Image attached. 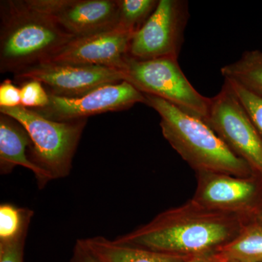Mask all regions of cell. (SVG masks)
I'll list each match as a JSON object with an SVG mask.
<instances>
[{
    "label": "cell",
    "instance_id": "cell-6",
    "mask_svg": "<svg viewBox=\"0 0 262 262\" xmlns=\"http://www.w3.org/2000/svg\"><path fill=\"white\" fill-rule=\"evenodd\" d=\"M205 122L262 178V138L227 82L211 98Z\"/></svg>",
    "mask_w": 262,
    "mask_h": 262
},
{
    "label": "cell",
    "instance_id": "cell-23",
    "mask_svg": "<svg viewBox=\"0 0 262 262\" xmlns=\"http://www.w3.org/2000/svg\"><path fill=\"white\" fill-rule=\"evenodd\" d=\"M70 262H98L85 247L82 239H78L73 249Z\"/></svg>",
    "mask_w": 262,
    "mask_h": 262
},
{
    "label": "cell",
    "instance_id": "cell-21",
    "mask_svg": "<svg viewBox=\"0 0 262 262\" xmlns=\"http://www.w3.org/2000/svg\"><path fill=\"white\" fill-rule=\"evenodd\" d=\"M28 229L13 241L0 242V262H24V250Z\"/></svg>",
    "mask_w": 262,
    "mask_h": 262
},
{
    "label": "cell",
    "instance_id": "cell-4",
    "mask_svg": "<svg viewBox=\"0 0 262 262\" xmlns=\"http://www.w3.org/2000/svg\"><path fill=\"white\" fill-rule=\"evenodd\" d=\"M0 113L23 125L31 139L29 159L53 179L69 176L87 120L58 122L22 106L0 107Z\"/></svg>",
    "mask_w": 262,
    "mask_h": 262
},
{
    "label": "cell",
    "instance_id": "cell-9",
    "mask_svg": "<svg viewBox=\"0 0 262 262\" xmlns=\"http://www.w3.org/2000/svg\"><path fill=\"white\" fill-rule=\"evenodd\" d=\"M19 84L28 80L42 82L48 94L62 98H76L107 85L127 81L122 70L99 66L40 63L13 74Z\"/></svg>",
    "mask_w": 262,
    "mask_h": 262
},
{
    "label": "cell",
    "instance_id": "cell-14",
    "mask_svg": "<svg viewBox=\"0 0 262 262\" xmlns=\"http://www.w3.org/2000/svg\"><path fill=\"white\" fill-rule=\"evenodd\" d=\"M81 239L98 262H182L190 258L119 244L101 236Z\"/></svg>",
    "mask_w": 262,
    "mask_h": 262
},
{
    "label": "cell",
    "instance_id": "cell-25",
    "mask_svg": "<svg viewBox=\"0 0 262 262\" xmlns=\"http://www.w3.org/2000/svg\"><path fill=\"white\" fill-rule=\"evenodd\" d=\"M217 261L220 262H237V261H219V260H217Z\"/></svg>",
    "mask_w": 262,
    "mask_h": 262
},
{
    "label": "cell",
    "instance_id": "cell-11",
    "mask_svg": "<svg viewBox=\"0 0 262 262\" xmlns=\"http://www.w3.org/2000/svg\"><path fill=\"white\" fill-rule=\"evenodd\" d=\"M29 4L54 19L69 34L87 37L116 28L117 0H27Z\"/></svg>",
    "mask_w": 262,
    "mask_h": 262
},
{
    "label": "cell",
    "instance_id": "cell-20",
    "mask_svg": "<svg viewBox=\"0 0 262 262\" xmlns=\"http://www.w3.org/2000/svg\"><path fill=\"white\" fill-rule=\"evenodd\" d=\"M20 106L37 110L46 107L50 102V96L42 82L37 80H28L20 84Z\"/></svg>",
    "mask_w": 262,
    "mask_h": 262
},
{
    "label": "cell",
    "instance_id": "cell-10",
    "mask_svg": "<svg viewBox=\"0 0 262 262\" xmlns=\"http://www.w3.org/2000/svg\"><path fill=\"white\" fill-rule=\"evenodd\" d=\"M49 96L47 106L33 110L46 118L58 122L87 120L94 115L122 111L136 103H145L144 94L127 81L101 86L79 97Z\"/></svg>",
    "mask_w": 262,
    "mask_h": 262
},
{
    "label": "cell",
    "instance_id": "cell-12",
    "mask_svg": "<svg viewBox=\"0 0 262 262\" xmlns=\"http://www.w3.org/2000/svg\"><path fill=\"white\" fill-rule=\"evenodd\" d=\"M134 33L120 27L74 38L42 63L99 66L123 71Z\"/></svg>",
    "mask_w": 262,
    "mask_h": 262
},
{
    "label": "cell",
    "instance_id": "cell-2",
    "mask_svg": "<svg viewBox=\"0 0 262 262\" xmlns=\"http://www.w3.org/2000/svg\"><path fill=\"white\" fill-rule=\"evenodd\" d=\"M144 94V103L159 115L164 138L196 173L215 172L239 177L256 174L206 122L163 98Z\"/></svg>",
    "mask_w": 262,
    "mask_h": 262
},
{
    "label": "cell",
    "instance_id": "cell-17",
    "mask_svg": "<svg viewBox=\"0 0 262 262\" xmlns=\"http://www.w3.org/2000/svg\"><path fill=\"white\" fill-rule=\"evenodd\" d=\"M119 5L118 25L132 33L146 23L155 11L158 0H117Z\"/></svg>",
    "mask_w": 262,
    "mask_h": 262
},
{
    "label": "cell",
    "instance_id": "cell-1",
    "mask_svg": "<svg viewBox=\"0 0 262 262\" xmlns=\"http://www.w3.org/2000/svg\"><path fill=\"white\" fill-rule=\"evenodd\" d=\"M247 223L237 215L212 211L191 199L115 241L174 256H208L235 238Z\"/></svg>",
    "mask_w": 262,
    "mask_h": 262
},
{
    "label": "cell",
    "instance_id": "cell-24",
    "mask_svg": "<svg viewBox=\"0 0 262 262\" xmlns=\"http://www.w3.org/2000/svg\"><path fill=\"white\" fill-rule=\"evenodd\" d=\"M182 262H220L215 259L212 256H198V257H190L184 260Z\"/></svg>",
    "mask_w": 262,
    "mask_h": 262
},
{
    "label": "cell",
    "instance_id": "cell-3",
    "mask_svg": "<svg viewBox=\"0 0 262 262\" xmlns=\"http://www.w3.org/2000/svg\"><path fill=\"white\" fill-rule=\"evenodd\" d=\"M0 10L1 73L42 63L76 38L27 0L2 1Z\"/></svg>",
    "mask_w": 262,
    "mask_h": 262
},
{
    "label": "cell",
    "instance_id": "cell-26",
    "mask_svg": "<svg viewBox=\"0 0 262 262\" xmlns=\"http://www.w3.org/2000/svg\"><path fill=\"white\" fill-rule=\"evenodd\" d=\"M258 220L261 221V222H262V213H261V215H260V217H259V219H258Z\"/></svg>",
    "mask_w": 262,
    "mask_h": 262
},
{
    "label": "cell",
    "instance_id": "cell-13",
    "mask_svg": "<svg viewBox=\"0 0 262 262\" xmlns=\"http://www.w3.org/2000/svg\"><path fill=\"white\" fill-rule=\"evenodd\" d=\"M30 145V138L23 125L11 117L0 113V173L9 174L18 165L24 167L33 172L39 189H42L51 179L29 159L27 151Z\"/></svg>",
    "mask_w": 262,
    "mask_h": 262
},
{
    "label": "cell",
    "instance_id": "cell-16",
    "mask_svg": "<svg viewBox=\"0 0 262 262\" xmlns=\"http://www.w3.org/2000/svg\"><path fill=\"white\" fill-rule=\"evenodd\" d=\"M224 78L235 81L262 97V51H246L237 61L221 70Z\"/></svg>",
    "mask_w": 262,
    "mask_h": 262
},
{
    "label": "cell",
    "instance_id": "cell-7",
    "mask_svg": "<svg viewBox=\"0 0 262 262\" xmlns=\"http://www.w3.org/2000/svg\"><path fill=\"white\" fill-rule=\"evenodd\" d=\"M196 187L192 199L201 206L246 222L262 213V178L239 177L215 172H196Z\"/></svg>",
    "mask_w": 262,
    "mask_h": 262
},
{
    "label": "cell",
    "instance_id": "cell-8",
    "mask_svg": "<svg viewBox=\"0 0 262 262\" xmlns=\"http://www.w3.org/2000/svg\"><path fill=\"white\" fill-rule=\"evenodd\" d=\"M189 18L185 0H159L155 11L133 34L128 55L139 60L177 58Z\"/></svg>",
    "mask_w": 262,
    "mask_h": 262
},
{
    "label": "cell",
    "instance_id": "cell-5",
    "mask_svg": "<svg viewBox=\"0 0 262 262\" xmlns=\"http://www.w3.org/2000/svg\"><path fill=\"white\" fill-rule=\"evenodd\" d=\"M177 58L139 60L128 54L123 72L127 82L143 94L163 98L203 121L206 120L211 98L194 89L182 72Z\"/></svg>",
    "mask_w": 262,
    "mask_h": 262
},
{
    "label": "cell",
    "instance_id": "cell-19",
    "mask_svg": "<svg viewBox=\"0 0 262 262\" xmlns=\"http://www.w3.org/2000/svg\"><path fill=\"white\" fill-rule=\"evenodd\" d=\"M225 82L238 98L262 138V97L248 91L235 81L225 79Z\"/></svg>",
    "mask_w": 262,
    "mask_h": 262
},
{
    "label": "cell",
    "instance_id": "cell-15",
    "mask_svg": "<svg viewBox=\"0 0 262 262\" xmlns=\"http://www.w3.org/2000/svg\"><path fill=\"white\" fill-rule=\"evenodd\" d=\"M219 261L262 262V222L244 225L238 235L212 255Z\"/></svg>",
    "mask_w": 262,
    "mask_h": 262
},
{
    "label": "cell",
    "instance_id": "cell-22",
    "mask_svg": "<svg viewBox=\"0 0 262 262\" xmlns=\"http://www.w3.org/2000/svg\"><path fill=\"white\" fill-rule=\"evenodd\" d=\"M20 88L9 79L3 81L0 84V107L13 108L20 106Z\"/></svg>",
    "mask_w": 262,
    "mask_h": 262
},
{
    "label": "cell",
    "instance_id": "cell-18",
    "mask_svg": "<svg viewBox=\"0 0 262 262\" xmlns=\"http://www.w3.org/2000/svg\"><path fill=\"white\" fill-rule=\"evenodd\" d=\"M33 211L9 203L0 206V242L13 241L28 229Z\"/></svg>",
    "mask_w": 262,
    "mask_h": 262
}]
</instances>
